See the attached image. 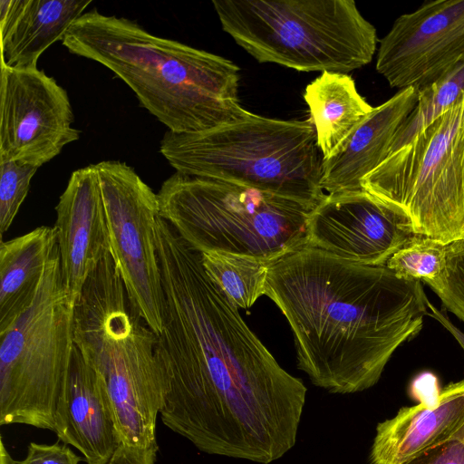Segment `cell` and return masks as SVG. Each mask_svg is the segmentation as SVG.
I'll list each match as a JSON object with an SVG mask.
<instances>
[{
    "label": "cell",
    "instance_id": "cell-21",
    "mask_svg": "<svg viewBox=\"0 0 464 464\" xmlns=\"http://www.w3.org/2000/svg\"><path fill=\"white\" fill-rule=\"evenodd\" d=\"M200 254L205 272L236 307L249 308L266 295L272 263L225 253Z\"/></svg>",
    "mask_w": 464,
    "mask_h": 464
},
{
    "label": "cell",
    "instance_id": "cell-28",
    "mask_svg": "<svg viewBox=\"0 0 464 464\" xmlns=\"http://www.w3.org/2000/svg\"><path fill=\"white\" fill-rule=\"evenodd\" d=\"M158 444L149 448L121 443L106 464H155Z\"/></svg>",
    "mask_w": 464,
    "mask_h": 464
},
{
    "label": "cell",
    "instance_id": "cell-18",
    "mask_svg": "<svg viewBox=\"0 0 464 464\" xmlns=\"http://www.w3.org/2000/svg\"><path fill=\"white\" fill-rule=\"evenodd\" d=\"M91 4L87 0H1V66L37 68L41 54L63 41Z\"/></svg>",
    "mask_w": 464,
    "mask_h": 464
},
{
    "label": "cell",
    "instance_id": "cell-17",
    "mask_svg": "<svg viewBox=\"0 0 464 464\" xmlns=\"http://www.w3.org/2000/svg\"><path fill=\"white\" fill-rule=\"evenodd\" d=\"M414 88L399 90L361 122L333 159L324 162L322 188L328 193L362 190V180L389 155L395 134L418 101Z\"/></svg>",
    "mask_w": 464,
    "mask_h": 464
},
{
    "label": "cell",
    "instance_id": "cell-23",
    "mask_svg": "<svg viewBox=\"0 0 464 464\" xmlns=\"http://www.w3.org/2000/svg\"><path fill=\"white\" fill-rule=\"evenodd\" d=\"M446 246L434 238L415 234L390 257L385 266L401 278L424 283L432 281L445 267Z\"/></svg>",
    "mask_w": 464,
    "mask_h": 464
},
{
    "label": "cell",
    "instance_id": "cell-30",
    "mask_svg": "<svg viewBox=\"0 0 464 464\" xmlns=\"http://www.w3.org/2000/svg\"><path fill=\"white\" fill-rule=\"evenodd\" d=\"M15 461L11 458L5 450L3 441H1V464H14Z\"/></svg>",
    "mask_w": 464,
    "mask_h": 464
},
{
    "label": "cell",
    "instance_id": "cell-11",
    "mask_svg": "<svg viewBox=\"0 0 464 464\" xmlns=\"http://www.w3.org/2000/svg\"><path fill=\"white\" fill-rule=\"evenodd\" d=\"M0 161L40 168L80 139L67 92L38 68L1 66Z\"/></svg>",
    "mask_w": 464,
    "mask_h": 464
},
{
    "label": "cell",
    "instance_id": "cell-26",
    "mask_svg": "<svg viewBox=\"0 0 464 464\" xmlns=\"http://www.w3.org/2000/svg\"><path fill=\"white\" fill-rule=\"evenodd\" d=\"M400 464H464V431L444 443L419 452Z\"/></svg>",
    "mask_w": 464,
    "mask_h": 464
},
{
    "label": "cell",
    "instance_id": "cell-22",
    "mask_svg": "<svg viewBox=\"0 0 464 464\" xmlns=\"http://www.w3.org/2000/svg\"><path fill=\"white\" fill-rule=\"evenodd\" d=\"M463 96L464 62L419 91L417 103L398 129L389 154L410 142L419 132L458 103Z\"/></svg>",
    "mask_w": 464,
    "mask_h": 464
},
{
    "label": "cell",
    "instance_id": "cell-31",
    "mask_svg": "<svg viewBox=\"0 0 464 464\" xmlns=\"http://www.w3.org/2000/svg\"><path fill=\"white\" fill-rule=\"evenodd\" d=\"M460 238H464V230L462 232V235H461Z\"/></svg>",
    "mask_w": 464,
    "mask_h": 464
},
{
    "label": "cell",
    "instance_id": "cell-24",
    "mask_svg": "<svg viewBox=\"0 0 464 464\" xmlns=\"http://www.w3.org/2000/svg\"><path fill=\"white\" fill-rule=\"evenodd\" d=\"M425 284L437 295L444 308L464 322V238L446 246L441 275Z\"/></svg>",
    "mask_w": 464,
    "mask_h": 464
},
{
    "label": "cell",
    "instance_id": "cell-12",
    "mask_svg": "<svg viewBox=\"0 0 464 464\" xmlns=\"http://www.w3.org/2000/svg\"><path fill=\"white\" fill-rule=\"evenodd\" d=\"M464 62V0L424 2L380 41L376 71L391 87L420 89Z\"/></svg>",
    "mask_w": 464,
    "mask_h": 464
},
{
    "label": "cell",
    "instance_id": "cell-3",
    "mask_svg": "<svg viewBox=\"0 0 464 464\" xmlns=\"http://www.w3.org/2000/svg\"><path fill=\"white\" fill-rule=\"evenodd\" d=\"M62 44L111 70L174 133L202 131L247 115L232 61L149 33L135 21L85 12Z\"/></svg>",
    "mask_w": 464,
    "mask_h": 464
},
{
    "label": "cell",
    "instance_id": "cell-10",
    "mask_svg": "<svg viewBox=\"0 0 464 464\" xmlns=\"http://www.w3.org/2000/svg\"><path fill=\"white\" fill-rule=\"evenodd\" d=\"M109 234L110 252L137 314L157 335L163 329L165 295L157 254L158 195L124 162L94 164Z\"/></svg>",
    "mask_w": 464,
    "mask_h": 464
},
{
    "label": "cell",
    "instance_id": "cell-4",
    "mask_svg": "<svg viewBox=\"0 0 464 464\" xmlns=\"http://www.w3.org/2000/svg\"><path fill=\"white\" fill-rule=\"evenodd\" d=\"M158 335L131 305L110 250L76 299L74 343L100 376L121 442L156 445L163 396Z\"/></svg>",
    "mask_w": 464,
    "mask_h": 464
},
{
    "label": "cell",
    "instance_id": "cell-19",
    "mask_svg": "<svg viewBox=\"0 0 464 464\" xmlns=\"http://www.w3.org/2000/svg\"><path fill=\"white\" fill-rule=\"evenodd\" d=\"M57 246L53 227L41 226L0 243V334L34 304Z\"/></svg>",
    "mask_w": 464,
    "mask_h": 464
},
{
    "label": "cell",
    "instance_id": "cell-13",
    "mask_svg": "<svg viewBox=\"0 0 464 464\" xmlns=\"http://www.w3.org/2000/svg\"><path fill=\"white\" fill-rule=\"evenodd\" d=\"M414 235L402 213L362 189L325 194L308 219V246L372 266H385Z\"/></svg>",
    "mask_w": 464,
    "mask_h": 464
},
{
    "label": "cell",
    "instance_id": "cell-20",
    "mask_svg": "<svg viewBox=\"0 0 464 464\" xmlns=\"http://www.w3.org/2000/svg\"><path fill=\"white\" fill-rule=\"evenodd\" d=\"M304 99L324 161L340 153L373 110L347 73L322 72L305 87Z\"/></svg>",
    "mask_w": 464,
    "mask_h": 464
},
{
    "label": "cell",
    "instance_id": "cell-1",
    "mask_svg": "<svg viewBox=\"0 0 464 464\" xmlns=\"http://www.w3.org/2000/svg\"><path fill=\"white\" fill-rule=\"evenodd\" d=\"M165 317L164 425L200 451L268 464L291 450L307 389L250 330L171 227L156 235Z\"/></svg>",
    "mask_w": 464,
    "mask_h": 464
},
{
    "label": "cell",
    "instance_id": "cell-7",
    "mask_svg": "<svg viewBox=\"0 0 464 464\" xmlns=\"http://www.w3.org/2000/svg\"><path fill=\"white\" fill-rule=\"evenodd\" d=\"M223 31L259 63L347 73L370 63L375 27L353 0H214Z\"/></svg>",
    "mask_w": 464,
    "mask_h": 464
},
{
    "label": "cell",
    "instance_id": "cell-29",
    "mask_svg": "<svg viewBox=\"0 0 464 464\" xmlns=\"http://www.w3.org/2000/svg\"><path fill=\"white\" fill-rule=\"evenodd\" d=\"M428 312L427 315L432 317L438 321L459 343L462 350L464 351V333L459 330L447 316V314L437 308L429 300L427 302Z\"/></svg>",
    "mask_w": 464,
    "mask_h": 464
},
{
    "label": "cell",
    "instance_id": "cell-6",
    "mask_svg": "<svg viewBox=\"0 0 464 464\" xmlns=\"http://www.w3.org/2000/svg\"><path fill=\"white\" fill-rule=\"evenodd\" d=\"M160 216L199 253L269 263L308 246L314 207L229 182L175 172L157 193Z\"/></svg>",
    "mask_w": 464,
    "mask_h": 464
},
{
    "label": "cell",
    "instance_id": "cell-5",
    "mask_svg": "<svg viewBox=\"0 0 464 464\" xmlns=\"http://www.w3.org/2000/svg\"><path fill=\"white\" fill-rule=\"evenodd\" d=\"M160 151L176 172L248 187L315 207L324 197V158L310 120L251 111L202 131L167 130Z\"/></svg>",
    "mask_w": 464,
    "mask_h": 464
},
{
    "label": "cell",
    "instance_id": "cell-25",
    "mask_svg": "<svg viewBox=\"0 0 464 464\" xmlns=\"http://www.w3.org/2000/svg\"><path fill=\"white\" fill-rule=\"evenodd\" d=\"M39 168L19 161H0V233L12 225Z\"/></svg>",
    "mask_w": 464,
    "mask_h": 464
},
{
    "label": "cell",
    "instance_id": "cell-9",
    "mask_svg": "<svg viewBox=\"0 0 464 464\" xmlns=\"http://www.w3.org/2000/svg\"><path fill=\"white\" fill-rule=\"evenodd\" d=\"M413 231L449 244L464 230V96L362 180Z\"/></svg>",
    "mask_w": 464,
    "mask_h": 464
},
{
    "label": "cell",
    "instance_id": "cell-27",
    "mask_svg": "<svg viewBox=\"0 0 464 464\" xmlns=\"http://www.w3.org/2000/svg\"><path fill=\"white\" fill-rule=\"evenodd\" d=\"M82 459L67 444L58 441L53 444L31 442L25 458L14 464H79Z\"/></svg>",
    "mask_w": 464,
    "mask_h": 464
},
{
    "label": "cell",
    "instance_id": "cell-14",
    "mask_svg": "<svg viewBox=\"0 0 464 464\" xmlns=\"http://www.w3.org/2000/svg\"><path fill=\"white\" fill-rule=\"evenodd\" d=\"M63 283L74 297L105 252L109 234L101 187L94 165L74 170L55 207Z\"/></svg>",
    "mask_w": 464,
    "mask_h": 464
},
{
    "label": "cell",
    "instance_id": "cell-15",
    "mask_svg": "<svg viewBox=\"0 0 464 464\" xmlns=\"http://www.w3.org/2000/svg\"><path fill=\"white\" fill-rule=\"evenodd\" d=\"M54 432L87 464H106L121 443L104 385L75 343L55 409Z\"/></svg>",
    "mask_w": 464,
    "mask_h": 464
},
{
    "label": "cell",
    "instance_id": "cell-16",
    "mask_svg": "<svg viewBox=\"0 0 464 464\" xmlns=\"http://www.w3.org/2000/svg\"><path fill=\"white\" fill-rule=\"evenodd\" d=\"M464 431V380L444 387L432 401L402 407L380 422L371 464H400L419 452Z\"/></svg>",
    "mask_w": 464,
    "mask_h": 464
},
{
    "label": "cell",
    "instance_id": "cell-2",
    "mask_svg": "<svg viewBox=\"0 0 464 464\" xmlns=\"http://www.w3.org/2000/svg\"><path fill=\"white\" fill-rule=\"evenodd\" d=\"M294 334L298 368L333 393L367 390L416 336L428 298L418 280L305 246L272 263L266 295Z\"/></svg>",
    "mask_w": 464,
    "mask_h": 464
},
{
    "label": "cell",
    "instance_id": "cell-8",
    "mask_svg": "<svg viewBox=\"0 0 464 464\" xmlns=\"http://www.w3.org/2000/svg\"><path fill=\"white\" fill-rule=\"evenodd\" d=\"M76 297L62 276L58 246L32 306L0 334V424L54 431L74 347Z\"/></svg>",
    "mask_w": 464,
    "mask_h": 464
}]
</instances>
